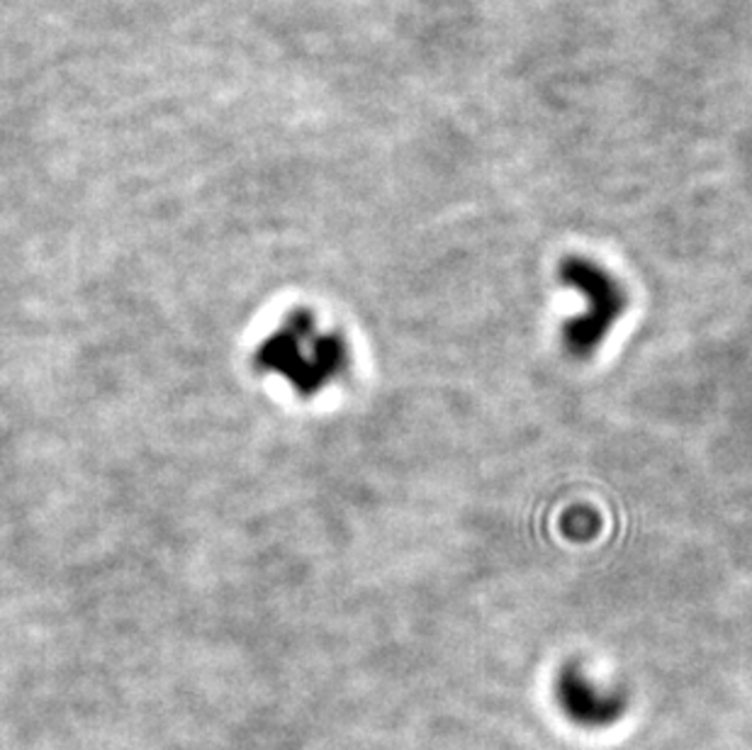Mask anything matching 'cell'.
<instances>
[{
    "label": "cell",
    "mask_w": 752,
    "mask_h": 750,
    "mask_svg": "<svg viewBox=\"0 0 752 750\" xmlns=\"http://www.w3.org/2000/svg\"><path fill=\"white\" fill-rule=\"evenodd\" d=\"M560 278L587 298V310L582 318H577L580 322L570 330L568 342L577 351H590L592 346L602 342L606 330L616 322L618 312H624V288L590 258H568L560 266Z\"/></svg>",
    "instance_id": "cell-2"
},
{
    "label": "cell",
    "mask_w": 752,
    "mask_h": 750,
    "mask_svg": "<svg viewBox=\"0 0 752 750\" xmlns=\"http://www.w3.org/2000/svg\"><path fill=\"white\" fill-rule=\"evenodd\" d=\"M558 702L575 724L590 728L614 724L624 714V700H618L616 694H602L577 672L560 676Z\"/></svg>",
    "instance_id": "cell-3"
},
{
    "label": "cell",
    "mask_w": 752,
    "mask_h": 750,
    "mask_svg": "<svg viewBox=\"0 0 752 750\" xmlns=\"http://www.w3.org/2000/svg\"><path fill=\"white\" fill-rule=\"evenodd\" d=\"M256 364L292 393L314 397L346 376L351 354L342 336L312 312H292L258 346Z\"/></svg>",
    "instance_id": "cell-1"
}]
</instances>
